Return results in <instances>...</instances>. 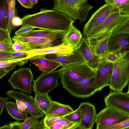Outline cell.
<instances>
[{"mask_svg":"<svg viewBox=\"0 0 129 129\" xmlns=\"http://www.w3.org/2000/svg\"><path fill=\"white\" fill-rule=\"evenodd\" d=\"M6 94L11 98L17 100L23 103L31 116L39 119L44 116V114L35 106L34 99L31 95L12 90H9Z\"/></svg>","mask_w":129,"mask_h":129,"instance_id":"cell-13","label":"cell"},{"mask_svg":"<svg viewBox=\"0 0 129 129\" xmlns=\"http://www.w3.org/2000/svg\"><path fill=\"white\" fill-rule=\"evenodd\" d=\"M9 25L7 0H0V28L9 29Z\"/></svg>","mask_w":129,"mask_h":129,"instance_id":"cell-29","label":"cell"},{"mask_svg":"<svg viewBox=\"0 0 129 129\" xmlns=\"http://www.w3.org/2000/svg\"><path fill=\"white\" fill-rule=\"evenodd\" d=\"M9 19V29L11 34L13 29V20L15 15V0H7Z\"/></svg>","mask_w":129,"mask_h":129,"instance_id":"cell-33","label":"cell"},{"mask_svg":"<svg viewBox=\"0 0 129 129\" xmlns=\"http://www.w3.org/2000/svg\"><path fill=\"white\" fill-rule=\"evenodd\" d=\"M66 33L58 31L41 29L37 30H32L22 36L35 37L50 40H57L61 39Z\"/></svg>","mask_w":129,"mask_h":129,"instance_id":"cell-22","label":"cell"},{"mask_svg":"<svg viewBox=\"0 0 129 129\" xmlns=\"http://www.w3.org/2000/svg\"><path fill=\"white\" fill-rule=\"evenodd\" d=\"M10 34L9 29L6 30L0 28V42L6 40L13 41Z\"/></svg>","mask_w":129,"mask_h":129,"instance_id":"cell-42","label":"cell"},{"mask_svg":"<svg viewBox=\"0 0 129 129\" xmlns=\"http://www.w3.org/2000/svg\"><path fill=\"white\" fill-rule=\"evenodd\" d=\"M13 49L15 52L22 51L28 52L31 50L30 48L24 43L17 41H14Z\"/></svg>","mask_w":129,"mask_h":129,"instance_id":"cell-37","label":"cell"},{"mask_svg":"<svg viewBox=\"0 0 129 129\" xmlns=\"http://www.w3.org/2000/svg\"><path fill=\"white\" fill-rule=\"evenodd\" d=\"M74 50L72 47L62 44L45 48L34 49L27 53L26 58L29 59L32 57L47 54H62L72 52Z\"/></svg>","mask_w":129,"mask_h":129,"instance_id":"cell-18","label":"cell"},{"mask_svg":"<svg viewBox=\"0 0 129 129\" xmlns=\"http://www.w3.org/2000/svg\"><path fill=\"white\" fill-rule=\"evenodd\" d=\"M33 117L31 116L28 117L22 122V129H29L33 120Z\"/></svg>","mask_w":129,"mask_h":129,"instance_id":"cell-43","label":"cell"},{"mask_svg":"<svg viewBox=\"0 0 129 129\" xmlns=\"http://www.w3.org/2000/svg\"><path fill=\"white\" fill-rule=\"evenodd\" d=\"M121 14H129V0H105Z\"/></svg>","mask_w":129,"mask_h":129,"instance_id":"cell-30","label":"cell"},{"mask_svg":"<svg viewBox=\"0 0 129 129\" xmlns=\"http://www.w3.org/2000/svg\"><path fill=\"white\" fill-rule=\"evenodd\" d=\"M46 58L61 64L62 66L70 64L85 62L81 54L77 49H74L71 53L62 54H47Z\"/></svg>","mask_w":129,"mask_h":129,"instance_id":"cell-17","label":"cell"},{"mask_svg":"<svg viewBox=\"0 0 129 129\" xmlns=\"http://www.w3.org/2000/svg\"><path fill=\"white\" fill-rule=\"evenodd\" d=\"M43 119L45 125L48 129L49 126L54 123L61 124L64 129H77L79 125L68 121L64 118L63 116H45Z\"/></svg>","mask_w":129,"mask_h":129,"instance_id":"cell-28","label":"cell"},{"mask_svg":"<svg viewBox=\"0 0 129 129\" xmlns=\"http://www.w3.org/2000/svg\"><path fill=\"white\" fill-rule=\"evenodd\" d=\"M34 77L30 68H21L15 71L8 80L14 89H18L29 94L32 92L31 82Z\"/></svg>","mask_w":129,"mask_h":129,"instance_id":"cell-8","label":"cell"},{"mask_svg":"<svg viewBox=\"0 0 129 129\" xmlns=\"http://www.w3.org/2000/svg\"><path fill=\"white\" fill-rule=\"evenodd\" d=\"M96 129H129V117L118 123L109 125H98Z\"/></svg>","mask_w":129,"mask_h":129,"instance_id":"cell-34","label":"cell"},{"mask_svg":"<svg viewBox=\"0 0 129 129\" xmlns=\"http://www.w3.org/2000/svg\"><path fill=\"white\" fill-rule=\"evenodd\" d=\"M22 19V25L65 33L67 32L74 22L69 16L56 10L43 8L37 13L24 16Z\"/></svg>","mask_w":129,"mask_h":129,"instance_id":"cell-1","label":"cell"},{"mask_svg":"<svg viewBox=\"0 0 129 129\" xmlns=\"http://www.w3.org/2000/svg\"><path fill=\"white\" fill-rule=\"evenodd\" d=\"M0 129H22V122L18 121L10 122L0 127Z\"/></svg>","mask_w":129,"mask_h":129,"instance_id":"cell-41","label":"cell"},{"mask_svg":"<svg viewBox=\"0 0 129 129\" xmlns=\"http://www.w3.org/2000/svg\"><path fill=\"white\" fill-rule=\"evenodd\" d=\"M80 31L72 24L70 28L61 38V44L74 49L78 47L82 38Z\"/></svg>","mask_w":129,"mask_h":129,"instance_id":"cell-20","label":"cell"},{"mask_svg":"<svg viewBox=\"0 0 129 129\" xmlns=\"http://www.w3.org/2000/svg\"><path fill=\"white\" fill-rule=\"evenodd\" d=\"M13 41L22 42L28 46L31 50L42 49L52 47L61 44L59 40H52L35 37H23L14 36Z\"/></svg>","mask_w":129,"mask_h":129,"instance_id":"cell-14","label":"cell"},{"mask_svg":"<svg viewBox=\"0 0 129 129\" xmlns=\"http://www.w3.org/2000/svg\"><path fill=\"white\" fill-rule=\"evenodd\" d=\"M119 50L123 52L129 51V34L121 33L112 34L109 37L108 51Z\"/></svg>","mask_w":129,"mask_h":129,"instance_id":"cell-16","label":"cell"},{"mask_svg":"<svg viewBox=\"0 0 129 129\" xmlns=\"http://www.w3.org/2000/svg\"><path fill=\"white\" fill-rule=\"evenodd\" d=\"M105 106L116 109L129 115V94L110 90L104 98Z\"/></svg>","mask_w":129,"mask_h":129,"instance_id":"cell-12","label":"cell"},{"mask_svg":"<svg viewBox=\"0 0 129 129\" xmlns=\"http://www.w3.org/2000/svg\"><path fill=\"white\" fill-rule=\"evenodd\" d=\"M116 10L112 6L106 3L96 11L84 26L83 29L84 36L86 37H89L96 28Z\"/></svg>","mask_w":129,"mask_h":129,"instance_id":"cell-10","label":"cell"},{"mask_svg":"<svg viewBox=\"0 0 129 129\" xmlns=\"http://www.w3.org/2000/svg\"><path fill=\"white\" fill-rule=\"evenodd\" d=\"M24 7L30 9L33 8L34 5L31 4L29 0H17Z\"/></svg>","mask_w":129,"mask_h":129,"instance_id":"cell-46","label":"cell"},{"mask_svg":"<svg viewBox=\"0 0 129 129\" xmlns=\"http://www.w3.org/2000/svg\"><path fill=\"white\" fill-rule=\"evenodd\" d=\"M26 57L0 61V79L9 72L13 70L17 66H23L28 61Z\"/></svg>","mask_w":129,"mask_h":129,"instance_id":"cell-23","label":"cell"},{"mask_svg":"<svg viewBox=\"0 0 129 129\" xmlns=\"http://www.w3.org/2000/svg\"><path fill=\"white\" fill-rule=\"evenodd\" d=\"M73 111L70 106L52 100L50 108L45 116H63Z\"/></svg>","mask_w":129,"mask_h":129,"instance_id":"cell-26","label":"cell"},{"mask_svg":"<svg viewBox=\"0 0 129 129\" xmlns=\"http://www.w3.org/2000/svg\"><path fill=\"white\" fill-rule=\"evenodd\" d=\"M129 115L116 109L105 106V108L96 114V125H107L116 124L125 120Z\"/></svg>","mask_w":129,"mask_h":129,"instance_id":"cell-11","label":"cell"},{"mask_svg":"<svg viewBox=\"0 0 129 129\" xmlns=\"http://www.w3.org/2000/svg\"><path fill=\"white\" fill-rule=\"evenodd\" d=\"M95 72L85 79L74 81H60L62 87L77 98H87L96 93L93 84Z\"/></svg>","mask_w":129,"mask_h":129,"instance_id":"cell-5","label":"cell"},{"mask_svg":"<svg viewBox=\"0 0 129 129\" xmlns=\"http://www.w3.org/2000/svg\"><path fill=\"white\" fill-rule=\"evenodd\" d=\"M81 115L80 123L77 129H91L95 123L96 110L92 104L87 102L81 103L78 108Z\"/></svg>","mask_w":129,"mask_h":129,"instance_id":"cell-15","label":"cell"},{"mask_svg":"<svg viewBox=\"0 0 129 129\" xmlns=\"http://www.w3.org/2000/svg\"><path fill=\"white\" fill-rule=\"evenodd\" d=\"M64 118L68 121L79 124L81 119V112L78 108L76 110L63 116Z\"/></svg>","mask_w":129,"mask_h":129,"instance_id":"cell-35","label":"cell"},{"mask_svg":"<svg viewBox=\"0 0 129 129\" xmlns=\"http://www.w3.org/2000/svg\"><path fill=\"white\" fill-rule=\"evenodd\" d=\"M52 101L48 93H35L34 98L35 104L45 116L50 108Z\"/></svg>","mask_w":129,"mask_h":129,"instance_id":"cell-25","label":"cell"},{"mask_svg":"<svg viewBox=\"0 0 129 129\" xmlns=\"http://www.w3.org/2000/svg\"><path fill=\"white\" fill-rule=\"evenodd\" d=\"M93 7L87 0H54L53 9L74 20L84 22L87 19L89 12Z\"/></svg>","mask_w":129,"mask_h":129,"instance_id":"cell-2","label":"cell"},{"mask_svg":"<svg viewBox=\"0 0 129 129\" xmlns=\"http://www.w3.org/2000/svg\"><path fill=\"white\" fill-rule=\"evenodd\" d=\"M128 91L127 93L129 94V82L128 84Z\"/></svg>","mask_w":129,"mask_h":129,"instance_id":"cell-49","label":"cell"},{"mask_svg":"<svg viewBox=\"0 0 129 129\" xmlns=\"http://www.w3.org/2000/svg\"><path fill=\"white\" fill-rule=\"evenodd\" d=\"M109 37L100 40L85 37L90 47L100 57L104 55L108 51V43Z\"/></svg>","mask_w":129,"mask_h":129,"instance_id":"cell-24","label":"cell"},{"mask_svg":"<svg viewBox=\"0 0 129 129\" xmlns=\"http://www.w3.org/2000/svg\"><path fill=\"white\" fill-rule=\"evenodd\" d=\"M29 1L31 4L34 5L37 3L38 0H29Z\"/></svg>","mask_w":129,"mask_h":129,"instance_id":"cell-48","label":"cell"},{"mask_svg":"<svg viewBox=\"0 0 129 129\" xmlns=\"http://www.w3.org/2000/svg\"><path fill=\"white\" fill-rule=\"evenodd\" d=\"M127 53L122 52L119 50L108 51L100 58L103 60L113 63L122 58Z\"/></svg>","mask_w":129,"mask_h":129,"instance_id":"cell-31","label":"cell"},{"mask_svg":"<svg viewBox=\"0 0 129 129\" xmlns=\"http://www.w3.org/2000/svg\"><path fill=\"white\" fill-rule=\"evenodd\" d=\"M5 106L8 114L13 119L21 121L25 120L28 117L27 110L23 111L19 109L16 102L7 101Z\"/></svg>","mask_w":129,"mask_h":129,"instance_id":"cell-27","label":"cell"},{"mask_svg":"<svg viewBox=\"0 0 129 129\" xmlns=\"http://www.w3.org/2000/svg\"><path fill=\"white\" fill-rule=\"evenodd\" d=\"M28 55L27 52L22 51L13 53L0 52V61L26 57Z\"/></svg>","mask_w":129,"mask_h":129,"instance_id":"cell-32","label":"cell"},{"mask_svg":"<svg viewBox=\"0 0 129 129\" xmlns=\"http://www.w3.org/2000/svg\"><path fill=\"white\" fill-rule=\"evenodd\" d=\"M60 69L42 73L35 80H33V90L35 93H47L59 85L58 78L61 73Z\"/></svg>","mask_w":129,"mask_h":129,"instance_id":"cell-7","label":"cell"},{"mask_svg":"<svg viewBox=\"0 0 129 129\" xmlns=\"http://www.w3.org/2000/svg\"><path fill=\"white\" fill-rule=\"evenodd\" d=\"M113 64L112 77L109 86L111 90L121 92L129 82V51Z\"/></svg>","mask_w":129,"mask_h":129,"instance_id":"cell-3","label":"cell"},{"mask_svg":"<svg viewBox=\"0 0 129 129\" xmlns=\"http://www.w3.org/2000/svg\"><path fill=\"white\" fill-rule=\"evenodd\" d=\"M12 23L13 29H15L16 27L22 25V19L19 16L15 15L13 20Z\"/></svg>","mask_w":129,"mask_h":129,"instance_id":"cell-45","label":"cell"},{"mask_svg":"<svg viewBox=\"0 0 129 129\" xmlns=\"http://www.w3.org/2000/svg\"><path fill=\"white\" fill-rule=\"evenodd\" d=\"M37 119L33 117L29 129H48L45 125L43 118L40 120H38Z\"/></svg>","mask_w":129,"mask_h":129,"instance_id":"cell-39","label":"cell"},{"mask_svg":"<svg viewBox=\"0 0 129 129\" xmlns=\"http://www.w3.org/2000/svg\"><path fill=\"white\" fill-rule=\"evenodd\" d=\"M15 100L19 109L23 111L26 110V107L23 103L17 100Z\"/></svg>","mask_w":129,"mask_h":129,"instance_id":"cell-47","label":"cell"},{"mask_svg":"<svg viewBox=\"0 0 129 129\" xmlns=\"http://www.w3.org/2000/svg\"><path fill=\"white\" fill-rule=\"evenodd\" d=\"M29 60L43 72L53 71L58 67L62 66L60 63L47 59L44 56L33 57L29 58Z\"/></svg>","mask_w":129,"mask_h":129,"instance_id":"cell-21","label":"cell"},{"mask_svg":"<svg viewBox=\"0 0 129 129\" xmlns=\"http://www.w3.org/2000/svg\"><path fill=\"white\" fill-rule=\"evenodd\" d=\"M121 33L129 34V17L126 20L119 26L112 34Z\"/></svg>","mask_w":129,"mask_h":129,"instance_id":"cell-38","label":"cell"},{"mask_svg":"<svg viewBox=\"0 0 129 129\" xmlns=\"http://www.w3.org/2000/svg\"><path fill=\"white\" fill-rule=\"evenodd\" d=\"M76 49L83 56L85 62L90 67L95 69L99 62L100 57L90 47L85 36L83 37Z\"/></svg>","mask_w":129,"mask_h":129,"instance_id":"cell-19","label":"cell"},{"mask_svg":"<svg viewBox=\"0 0 129 129\" xmlns=\"http://www.w3.org/2000/svg\"><path fill=\"white\" fill-rule=\"evenodd\" d=\"M36 28V27L31 26L22 25L21 28L15 32V35L17 36H22L26 33Z\"/></svg>","mask_w":129,"mask_h":129,"instance_id":"cell-40","label":"cell"},{"mask_svg":"<svg viewBox=\"0 0 129 129\" xmlns=\"http://www.w3.org/2000/svg\"><path fill=\"white\" fill-rule=\"evenodd\" d=\"M61 69L60 81H74L86 78L95 72V70L85 62L62 65Z\"/></svg>","mask_w":129,"mask_h":129,"instance_id":"cell-6","label":"cell"},{"mask_svg":"<svg viewBox=\"0 0 129 129\" xmlns=\"http://www.w3.org/2000/svg\"><path fill=\"white\" fill-rule=\"evenodd\" d=\"M10 97H0V116H1L5 106V105L7 101L9 99Z\"/></svg>","mask_w":129,"mask_h":129,"instance_id":"cell-44","label":"cell"},{"mask_svg":"<svg viewBox=\"0 0 129 129\" xmlns=\"http://www.w3.org/2000/svg\"><path fill=\"white\" fill-rule=\"evenodd\" d=\"M13 41L6 40L0 42V52L13 53Z\"/></svg>","mask_w":129,"mask_h":129,"instance_id":"cell-36","label":"cell"},{"mask_svg":"<svg viewBox=\"0 0 129 129\" xmlns=\"http://www.w3.org/2000/svg\"><path fill=\"white\" fill-rule=\"evenodd\" d=\"M113 67V63L100 58L95 69V76L93 81L96 92L101 91L106 86H109L112 78Z\"/></svg>","mask_w":129,"mask_h":129,"instance_id":"cell-9","label":"cell"},{"mask_svg":"<svg viewBox=\"0 0 129 129\" xmlns=\"http://www.w3.org/2000/svg\"><path fill=\"white\" fill-rule=\"evenodd\" d=\"M129 17V14H122L119 11H115L111 13L89 37H86L100 40L109 37Z\"/></svg>","mask_w":129,"mask_h":129,"instance_id":"cell-4","label":"cell"}]
</instances>
